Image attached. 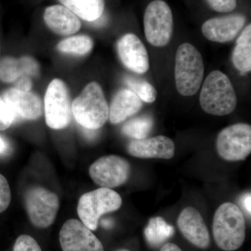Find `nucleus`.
I'll use <instances>...</instances> for the list:
<instances>
[{"label": "nucleus", "instance_id": "nucleus-1", "mask_svg": "<svg viewBox=\"0 0 251 251\" xmlns=\"http://www.w3.org/2000/svg\"><path fill=\"white\" fill-rule=\"evenodd\" d=\"M200 104L204 112L215 116H225L234 111L237 94L224 73L213 71L206 77L200 94Z\"/></svg>", "mask_w": 251, "mask_h": 251}, {"label": "nucleus", "instance_id": "nucleus-2", "mask_svg": "<svg viewBox=\"0 0 251 251\" xmlns=\"http://www.w3.org/2000/svg\"><path fill=\"white\" fill-rule=\"evenodd\" d=\"M72 114L75 121L86 129L98 130L106 123L109 105L98 82L89 83L73 100Z\"/></svg>", "mask_w": 251, "mask_h": 251}, {"label": "nucleus", "instance_id": "nucleus-3", "mask_svg": "<svg viewBox=\"0 0 251 251\" xmlns=\"http://www.w3.org/2000/svg\"><path fill=\"white\" fill-rule=\"evenodd\" d=\"M214 240L220 249L234 251L246 238V222L242 211L232 202H225L216 211L213 221Z\"/></svg>", "mask_w": 251, "mask_h": 251}, {"label": "nucleus", "instance_id": "nucleus-4", "mask_svg": "<svg viewBox=\"0 0 251 251\" xmlns=\"http://www.w3.org/2000/svg\"><path fill=\"white\" fill-rule=\"evenodd\" d=\"M204 75V61L200 51L188 43L181 44L175 56V84L178 92L184 97L195 95L201 88Z\"/></svg>", "mask_w": 251, "mask_h": 251}, {"label": "nucleus", "instance_id": "nucleus-5", "mask_svg": "<svg viewBox=\"0 0 251 251\" xmlns=\"http://www.w3.org/2000/svg\"><path fill=\"white\" fill-rule=\"evenodd\" d=\"M122 204L121 196L116 191L100 187L81 196L77 204V215L82 224L91 230H95L100 218L117 211Z\"/></svg>", "mask_w": 251, "mask_h": 251}, {"label": "nucleus", "instance_id": "nucleus-6", "mask_svg": "<svg viewBox=\"0 0 251 251\" xmlns=\"http://www.w3.org/2000/svg\"><path fill=\"white\" fill-rule=\"evenodd\" d=\"M46 125L54 130L65 128L72 117V102L65 82L55 78L50 82L44 97Z\"/></svg>", "mask_w": 251, "mask_h": 251}, {"label": "nucleus", "instance_id": "nucleus-7", "mask_svg": "<svg viewBox=\"0 0 251 251\" xmlns=\"http://www.w3.org/2000/svg\"><path fill=\"white\" fill-rule=\"evenodd\" d=\"M144 30L147 41L151 45H168L173 32V13L169 5L162 0L150 3L144 15Z\"/></svg>", "mask_w": 251, "mask_h": 251}, {"label": "nucleus", "instance_id": "nucleus-8", "mask_svg": "<svg viewBox=\"0 0 251 251\" xmlns=\"http://www.w3.org/2000/svg\"><path fill=\"white\" fill-rule=\"evenodd\" d=\"M25 204L31 224L46 228L53 224L59 207L58 196L46 188L36 186L27 190Z\"/></svg>", "mask_w": 251, "mask_h": 251}, {"label": "nucleus", "instance_id": "nucleus-9", "mask_svg": "<svg viewBox=\"0 0 251 251\" xmlns=\"http://www.w3.org/2000/svg\"><path fill=\"white\" fill-rule=\"evenodd\" d=\"M216 149L221 158L229 161H244L251 152V126L239 123L220 132Z\"/></svg>", "mask_w": 251, "mask_h": 251}, {"label": "nucleus", "instance_id": "nucleus-10", "mask_svg": "<svg viewBox=\"0 0 251 251\" xmlns=\"http://www.w3.org/2000/svg\"><path fill=\"white\" fill-rule=\"evenodd\" d=\"M130 175L129 163L116 155L99 158L90 168L94 182L100 187L113 188L126 182Z\"/></svg>", "mask_w": 251, "mask_h": 251}, {"label": "nucleus", "instance_id": "nucleus-11", "mask_svg": "<svg viewBox=\"0 0 251 251\" xmlns=\"http://www.w3.org/2000/svg\"><path fill=\"white\" fill-rule=\"evenodd\" d=\"M62 251H104L103 246L85 225L76 219H69L59 232Z\"/></svg>", "mask_w": 251, "mask_h": 251}, {"label": "nucleus", "instance_id": "nucleus-12", "mask_svg": "<svg viewBox=\"0 0 251 251\" xmlns=\"http://www.w3.org/2000/svg\"><path fill=\"white\" fill-rule=\"evenodd\" d=\"M2 98L7 104L14 117V123L22 121H34L44 113V104L39 96L34 92H24L18 89L5 91Z\"/></svg>", "mask_w": 251, "mask_h": 251}, {"label": "nucleus", "instance_id": "nucleus-13", "mask_svg": "<svg viewBox=\"0 0 251 251\" xmlns=\"http://www.w3.org/2000/svg\"><path fill=\"white\" fill-rule=\"evenodd\" d=\"M119 57L127 69L138 74H144L150 69V59L146 48L135 34H125L117 44Z\"/></svg>", "mask_w": 251, "mask_h": 251}, {"label": "nucleus", "instance_id": "nucleus-14", "mask_svg": "<svg viewBox=\"0 0 251 251\" xmlns=\"http://www.w3.org/2000/svg\"><path fill=\"white\" fill-rule=\"evenodd\" d=\"M180 232L196 247L208 249L211 244L210 235L202 216L192 206H188L180 213L177 219Z\"/></svg>", "mask_w": 251, "mask_h": 251}, {"label": "nucleus", "instance_id": "nucleus-15", "mask_svg": "<svg viewBox=\"0 0 251 251\" xmlns=\"http://www.w3.org/2000/svg\"><path fill=\"white\" fill-rule=\"evenodd\" d=\"M244 15L234 14L207 20L202 26L203 35L208 40L226 43L233 40L245 25Z\"/></svg>", "mask_w": 251, "mask_h": 251}, {"label": "nucleus", "instance_id": "nucleus-16", "mask_svg": "<svg viewBox=\"0 0 251 251\" xmlns=\"http://www.w3.org/2000/svg\"><path fill=\"white\" fill-rule=\"evenodd\" d=\"M131 156L140 158L171 159L175 156L174 142L164 135L142 140H133L127 146Z\"/></svg>", "mask_w": 251, "mask_h": 251}, {"label": "nucleus", "instance_id": "nucleus-17", "mask_svg": "<svg viewBox=\"0 0 251 251\" xmlns=\"http://www.w3.org/2000/svg\"><path fill=\"white\" fill-rule=\"evenodd\" d=\"M44 20L50 30L59 36H70L80 30L82 23L75 14L62 4L46 7Z\"/></svg>", "mask_w": 251, "mask_h": 251}, {"label": "nucleus", "instance_id": "nucleus-18", "mask_svg": "<svg viewBox=\"0 0 251 251\" xmlns=\"http://www.w3.org/2000/svg\"><path fill=\"white\" fill-rule=\"evenodd\" d=\"M143 107L141 99L128 89L117 92L109 107V118L112 125H119L139 112Z\"/></svg>", "mask_w": 251, "mask_h": 251}, {"label": "nucleus", "instance_id": "nucleus-19", "mask_svg": "<svg viewBox=\"0 0 251 251\" xmlns=\"http://www.w3.org/2000/svg\"><path fill=\"white\" fill-rule=\"evenodd\" d=\"M61 4L77 17L87 22H95L101 17L105 9L104 0H58Z\"/></svg>", "mask_w": 251, "mask_h": 251}, {"label": "nucleus", "instance_id": "nucleus-20", "mask_svg": "<svg viewBox=\"0 0 251 251\" xmlns=\"http://www.w3.org/2000/svg\"><path fill=\"white\" fill-rule=\"evenodd\" d=\"M234 67L242 74L251 71V25L249 24L239 36L232 52Z\"/></svg>", "mask_w": 251, "mask_h": 251}, {"label": "nucleus", "instance_id": "nucleus-21", "mask_svg": "<svg viewBox=\"0 0 251 251\" xmlns=\"http://www.w3.org/2000/svg\"><path fill=\"white\" fill-rule=\"evenodd\" d=\"M144 233L150 246L158 247L173 237L175 229L173 226L168 224L163 218L155 217L150 219Z\"/></svg>", "mask_w": 251, "mask_h": 251}, {"label": "nucleus", "instance_id": "nucleus-22", "mask_svg": "<svg viewBox=\"0 0 251 251\" xmlns=\"http://www.w3.org/2000/svg\"><path fill=\"white\" fill-rule=\"evenodd\" d=\"M94 41L90 36L76 35L63 39L57 44V50L64 53L85 55L92 51Z\"/></svg>", "mask_w": 251, "mask_h": 251}, {"label": "nucleus", "instance_id": "nucleus-23", "mask_svg": "<svg viewBox=\"0 0 251 251\" xmlns=\"http://www.w3.org/2000/svg\"><path fill=\"white\" fill-rule=\"evenodd\" d=\"M153 126V119L148 115L135 117L125 123L122 128L124 135L133 140L148 138Z\"/></svg>", "mask_w": 251, "mask_h": 251}, {"label": "nucleus", "instance_id": "nucleus-24", "mask_svg": "<svg viewBox=\"0 0 251 251\" xmlns=\"http://www.w3.org/2000/svg\"><path fill=\"white\" fill-rule=\"evenodd\" d=\"M124 82L128 87V90L136 94L142 101L153 103L156 100L158 94L157 91L148 81L132 75H126L124 77Z\"/></svg>", "mask_w": 251, "mask_h": 251}, {"label": "nucleus", "instance_id": "nucleus-25", "mask_svg": "<svg viewBox=\"0 0 251 251\" xmlns=\"http://www.w3.org/2000/svg\"><path fill=\"white\" fill-rule=\"evenodd\" d=\"M23 75L25 74L21 57H5L0 60V80L11 83Z\"/></svg>", "mask_w": 251, "mask_h": 251}, {"label": "nucleus", "instance_id": "nucleus-26", "mask_svg": "<svg viewBox=\"0 0 251 251\" xmlns=\"http://www.w3.org/2000/svg\"><path fill=\"white\" fill-rule=\"evenodd\" d=\"M14 251H42L40 246L31 236L23 234L16 239Z\"/></svg>", "mask_w": 251, "mask_h": 251}, {"label": "nucleus", "instance_id": "nucleus-27", "mask_svg": "<svg viewBox=\"0 0 251 251\" xmlns=\"http://www.w3.org/2000/svg\"><path fill=\"white\" fill-rule=\"evenodd\" d=\"M14 124V117L7 104L0 96V130L8 129Z\"/></svg>", "mask_w": 251, "mask_h": 251}, {"label": "nucleus", "instance_id": "nucleus-28", "mask_svg": "<svg viewBox=\"0 0 251 251\" xmlns=\"http://www.w3.org/2000/svg\"><path fill=\"white\" fill-rule=\"evenodd\" d=\"M11 201V192L9 183L2 175L0 174V213L9 207Z\"/></svg>", "mask_w": 251, "mask_h": 251}, {"label": "nucleus", "instance_id": "nucleus-29", "mask_svg": "<svg viewBox=\"0 0 251 251\" xmlns=\"http://www.w3.org/2000/svg\"><path fill=\"white\" fill-rule=\"evenodd\" d=\"M211 9L219 13H228L237 7V0H206Z\"/></svg>", "mask_w": 251, "mask_h": 251}, {"label": "nucleus", "instance_id": "nucleus-30", "mask_svg": "<svg viewBox=\"0 0 251 251\" xmlns=\"http://www.w3.org/2000/svg\"><path fill=\"white\" fill-rule=\"evenodd\" d=\"M21 59H22L25 75L30 77L39 76L40 67L35 59L30 56H23L21 57Z\"/></svg>", "mask_w": 251, "mask_h": 251}, {"label": "nucleus", "instance_id": "nucleus-31", "mask_svg": "<svg viewBox=\"0 0 251 251\" xmlns=\"http://www.w3.org/2000/svg\"><path fill=\"white\" fill-rule=\"evenodd\" d=\"M16 82L15 88L22 91V92H30L31 88H32L33 82L31 80V77L27 76V75H23V76L18 78Z\"/></svg>", "mask_w": 251, "mask_h": 251}, {"label": "nucleus", "instance_id": "nucleus-32", "mask_svg": "<svg viewBox=\"0 0 251 251\" xmlns=\"http://www.w3.org/2000/svg\"><path fill=\"white\" fill-rule=\"evenodd\" d=\"M10 145L4 137L0 135V156H5L9 153Z\"/></svg>", "mask_w": 251, "mask_h": 251}, {"label": "nucleus", "instance_id": "nucleus-33", "mask_svg": "<svg viewBox=\"0 0 251 251\" xmlns=\"http://www.w3.org/2000/svg\"><path fill=\"white\" fill-rule=\"evenodd\" d=\"M242 204L243 207L245 209V210L247 211L248 214L249 216H251V193H247L245 196H243L242 198Z\"/></svg>", "mask_w": 251, "mask_h": 251}, {"label": "nucleus", "instance_id": "nucleus-34", "mask_svg": "<svg viewBox=\"0 0 251 251\" xmlns=\"http://www.w3.org/2000/svg\"><path fill=\"white\" fill-rule=\"evenodd\" d=\"M161 251H184L173 243H167L162 247Z\"/></svg>", "mask_w": 251, "mask_h": 251}, {"label": "nucleus", "instance_id": "nucleus-35", "mask_svg": "<svg viewBox=\"0 0 251 251\" xmlns=\"http://www.w3.org/2000/svg\"><path fill=\"white\" fill-rule=\"evenodd\" d=\"M101 224L105 228L110 229L113 226V221L111 219H103Z\"/></svg>", "mask_w": 251, "mask_h": 251}, {"label": "nucleus", "instance_id": "nucleus-36", "mask_svg": "<svg viewBox=\"0 0 251 251\" xmlns=\"http://www.w3.org/2000/svg\"><path fill=\"white\" fill-rule=\"evenodd\" d=\"M129 251L125 250V249H123V250H120V251Z\"/></svg>", "mask_w": 251, "mask_h": 251}]
</instances>
